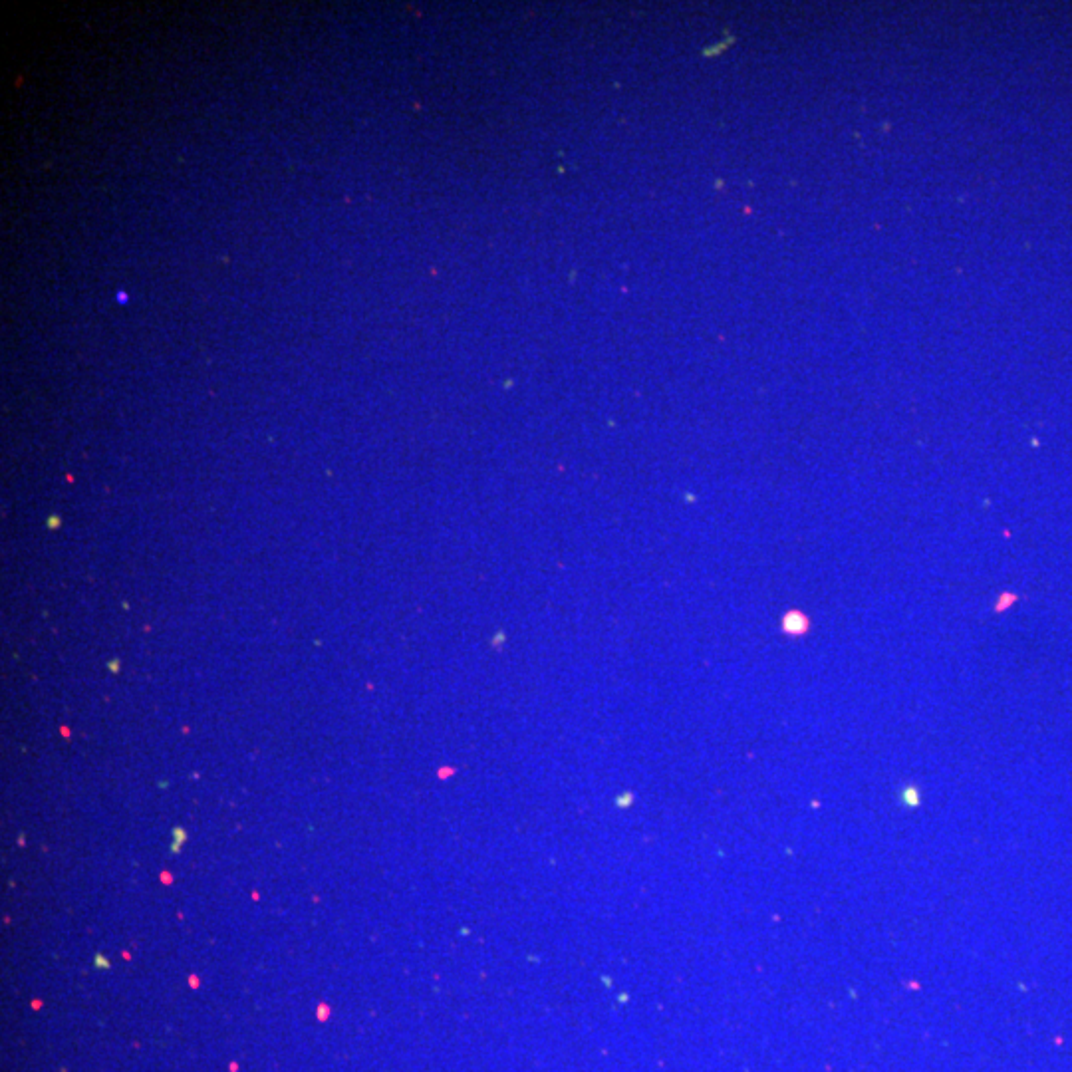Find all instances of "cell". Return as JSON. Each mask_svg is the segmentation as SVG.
Wrapping results in <instances>:
<instances>
[{
    "mask_svg": "<svg viewBox=\"0 0 1072 1072\" xmlns=\"http://www.w3.org/2000/svg\"><path fill=\"white\" fill-rule=\"evenodd\" d=\"M810 622L808 618L801 614V612H789L785 616V622H783V628L787 634H793V636H801L806 630H808Z\"/></svg>",
    "mask_w": 1072,
    "mask_h": 1072,
    "instance_id": "cell-1",
    "label": "cell"
}]
</instances>
